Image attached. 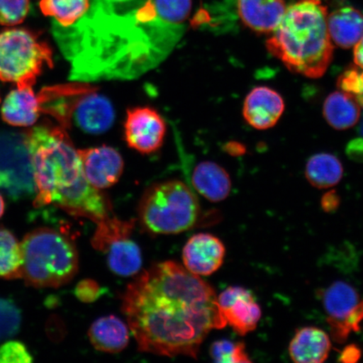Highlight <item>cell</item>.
<instances>
[{"label":"cell","instance_id":"9","mask_svg":"<svg viewBox=\"0 0 363 363\" xmlns=\"http://www.w3.org/2000/svg\"><path fill=\"white\" fill-rule=\"evenodd\" d=\"M124 127L127 145L140 153L155 152L164 142L166 122L152 108H130L126 113Z\"/></svg>","mask_w":363,"mask_h":363},{"label":"cell","instance_id":"28","mask_svg":"<svg viewBox=\"0 0 363 363\" xmlns=\"http://www.w3.org/2000/svg\"><path fill=\"white\" fill-rule=\"evenodd\" d=\"M153 3L163 20L179 26H184L192 10V0H153Z\"/></svg>","mask_w":363,"mask_h":363},{"label":"cell","instance_id":"29","mask_svg":"<svg viewBox=\"0 0 363 363\" xmlns=\"http://www.w3.org/2000/svg\"><path fill=\"white\" fill-rule=\"evenodd\" d=\"M21 315L19 308L9 299L0 298V340L19 333Z\"/></svg>","mask_w":363,"mask_h":363},{"label":"cell","instance_id":"38","mask_svg":"<svg viewBox=\"0 0 363 363\" xmlns=\"http://www.w3.org/2000/svg\"><path fill=\"white\" fill-rule=\"evenodd\" d=\"M4 211V199L1 196V194H0V218H1V216H3Z\"/></svg>","mask_w":363,"mask_h":363},{"label":"cell","instance_id":"20","mask_svg":"<svg viewBox=\"0 0 363 363\" xmlns=\"http://www.w3.org/2000/svg\"><path fill=\"white\" fill-rule=\"evenodd\" d=\"M191 180L195 190L211 202L223 201L230 193L228 172L216 162L199 163L194 167Z\"/></svg>","mask_w":363,"mask_h":363},{"label":"cell","instance_id":"1","mask_svg":"<svg viewBox=\"0 0 363 363\" xmlns=\"http://www.w3.org/2000/svg\"><path fill=\"white\" fill-rule=\"evenodd\" d=\"M122 312L139 351L158 356L197 358L212 330L226 322L214 289L179 263H156L131 282Z\"/></svg>","mask_w":363,"mask_h":363},{"label":"cell","instance_id":"30","mask_svg":"<svg viewBox=\"0 0 363 363\" xmlns=\"http://www.w3.org/2000/svg\"><path fill=\"white\" fill-rule=\"evenodd\" d=\"M30 0H0V25L15 26L25 21Z\"/></svg>","mask_w":363,"mask_h":363},{"label":"cell","instance_id":"27","mask_svg":"<svg viewBox=\"0 0 363 363\" xmlns=\"http://www.w3.org/2000/svg\"><path fill=\"white\" fill-rule=\"evenodd\" d=\"M210 354L216 362H252L246 352V346L240 342H235L229 340H217L211 345Z\"/></svg>","mask_w":363,"mask_h":363},{"label":"cell","instance_id":"40","mask_svg":"<svg viewBox=\"0 0 363 363\" xmlns=\"http://www.w3.org/2000/svg\"><path fill=\"white\" fill-rule=\"evenodd\" d=\"M359 130H360V133H361V135H362V138H363V117H362V123H361L360 127H359Z\"/></svg>","mask_w":363,"mask_h":363},{"label":"cell","instance_id":"25","mask_svg":"<svg viewBox=\"0 0 363 363\" xmlns=\"http://www.w3.org/2000/svg\"><path fill=\"white\" fill-rule=\"evenodd\" d=\"M21 276V244L11 231L0 228V278L15 279Z\"/></svg>","mask_w":363,"mask_h":363},{"label":"cell","instance_id":"15","mask_svg":"<svg viewBox=\"0 0 363 363\" xmlns=\"http://www.w3.org/2000/svg\"><path fill=\"white\" fill-rule=\"evenodd\" d=\"M242 24L257 34H271L286 11L283 0H237Z\"/></svg>","mask_w":363,"mask_h":363},{"label":"cell","instance_id":"14","mask_svg":"<svg viewBox=\"0 0 363 363\" xmlns=\"http://www.w3.org/2000/svg\"><path fill=\"white\" fill-rule=\"evenodd\" d=\"M284 111V101L277 91L270 88H254L243 104V116L247 123L257 130L274 127Z\"/></svg>","mask_w":363,"mask_h":363},{"label":"cell","instance_id":"23","mask_svg":"<svg viewBox=\"0 0 363 363\" xmlns=\"http://www.w3.org/2000/svg\"><path fill=\"white\" fill-rule=\"evenodd\" d=\"M308 183L317 189H329L338 184L343 177V166L330 153H318L308 159L306 167Z\"/></svg>","mask_w":363,"mask_h":363},{"label":"cell","instance_id":"32","mask_svg":"<svg viewBox=\"0 0 363 363\" xmlns=\"http://www.w3.org/2000/svg\"><path fill=\"white\" fill-rule=\"evenodd\" d=\"M28 350L24 344L11 340L0 347V363H21L33 362Z\"/></svg>","mask_w":363,"mask_h":363},{"label":"cell","instance_id":"4","mask_svg":"<svg viewBox=\"0 0 363 363\" xmlns=\"http://www.w3.org/2000/svg\"><path fill=\"white\" fill-rule=\"evenodd\" d=\"M21 249V278L35 287H61L78 272L79 254L74 244L55 230L31 231L22 240Z\"/></svg>","mask_w":363,"mask_h":363},{"label":"cell","instance_id":"2","mask_svg":"<svg viewBox=\"0 0 363 363\" xmlns=\"http://www.w3.org/2000/svg\"><path fill=\"white\" fill-rule=\"evenodd\" d=\"M25 135L34 170L35 207L52 203L96 224L111 216L110 199L86 179L79 150L66 129L40 125Z\"/></svg>","mask_w":363,"mask_h":363},{"label":"cell","instance_id":"37","mask_svg":"<svg viewBox=\"0 0 363 363\" xmlns=\"http://www.w3.org/2000/svg\"><path fill=\"white\" fill-rule=\"evenodd\" d=\"M353 48L354 62L363 69V36Z\"/></svg>","mask_w":363,"mask_h":363},{"label":"cell","instance_id":"19","mask_svg":"<svg viewBox=\"0 0 363 363\" xmlns=\"http://www.w3.org/2000/svg\"><path fill=\"white\" fill-rule=\"evenodd\" d=\"M89 338L96 350L117 353L123 351L128 345L130 330L119 318L115 315L104 316L91 325Z\"/></svg>","mask_w":363,"mask_h":363},{"label":"cell","instance_id":"22","mask_svg":"<svg viewBox=\"0 0 363 363\" xmlns=\"http://www.w3.org/2000/svg\"><path fill=\"white\" fill-rule=\"evenodd\" d=\"M104 252L107 254L108 267L118 276H134L142 267V252L130 237L113 240Z\"/></svg>","mask_w":363,"mask_h":363},{"label":"cell","instance_id":"12","mask_svg":"<svg viewBox=\"0 0 363 363\" xmlns=\"http://www.w3.org/2000/svg\"><path fill=\"white\" fill-rule=\"evenodd\" d=\"M86 179L93 187L102 190L119 181L124 161L116 149L108 146L79 150Z\"/></svg>","mask_w":363,"mask_h":363},{"label":"cell","instance_id":"11","mask_svg":"<svg viewBox=\"0 0 363 363\" xmlns=\"http://www.w3.org/2000/svg\"><path fill=\"white\" fill-rule=\"evenodd\" d=\"M115 111L110 101L95 92L92 86L77 99L70 115V126L74 123L86 133H106L115 121Z\"/></svg>","mask_w":363,"mask_h":363},{"label":"cell","instance_id":"13","mask_svg":"<svg viewBox=\"0 0 363 363\" xmlns=\"http://www.w3.org/2000/svg\"><path fill=\"white\" fill-rule=\"evenodd\" d=\"M225 255L223 242L208 233L194 235L183 250L185 269L197 276L214 274L223 264Z\"/></svg>","mask_w":363,"mask_h":363},{"label":"cell","instance_id":"34","mask_svg":"<svg viewBox=\"0 0 363 363\" xmlns=\"http://www.w3.org/2000/svg\"><path fill=\"white\" fill-rule=\"evenodd\" d=\"M347 155L355 161H363V138L352 140L347 149Z\"/></svg>","mask_w":363,"mask_h":363},{"label":"cell","instance_id":"3","mask_svg":"<svg viewBox=\"0 0 363 363\" xmlns=\"http://www.w3.org/2000/svg\"><path fill=\"white\" fill-rule=\"evenodd\" d=\"M328 16V7L320 0H298L290 4L267 40V51L294 74L320 78L334 52Z\"/></svg>","mask_w":363,"mask_h":363},{"label":"cell","instance_id":"16","mask_svg":"<svg viewBox=\"0 0 363 363\" xmlns=\"http://www.w3.org/2000/svg\"><path fill=\"white\" fill-rule=\"evenodd\" d=\"M330 337L315 326H305L295 333L290 342L289 356L297 363H321L328 359L331 350Z\"/></svg>","mask_w":363,"mask_h":363},{"label":"cell","instance_id":"17","mask_svg":"<svg viewBox=\"0 0 363 363\" xmlns=\"http://www.w3.org/2000/svg\"><path fill=\"white\" fill-rule=\"evenodd\" d=\"M328 28L333 43L352 48L363 36V13L350 6L339 8L328 15Z\"/></svg>","mask_w":363,"mask_h":363},{"label":"cell","instance_id":"8","mask_svg":"<svg viewBox=\"0 0 363 363\" xmlns=\"http://www.w3.org/2000/svg\"><path fill=\"white\" fill-rule=\"evenodd\" d=\"M322 302L328 317L330 337L343 344L352 333L361 330L363 321V299L357 290L344 281L330 285L322 294Z\"/></svg>","mask_w":363,"mask_h":363},{"label":"cell","instance_id":"10","mask_svg":"<svg viewBox=\"0 0 363 363\" xmlns=\"http://www.w3.org/2000/svg\"><path fill=\"white\" fill-rule=\"evenodd\" d=\"M218 306L227 325L240 335L255 330L262 318V308L248 289L233 286L217 297Z\"/></svg>","mask_w":363,"mask_h":363},{"label":"cell","instance_id":"36","mask_svg":"<svg viewBox=\"0 0 363 363\" xmlns=\"http://www.w3.org/2000/svg\"><path fill=\"white\" fill-rule=\"evenodd\" d=\"M360 357V349L354 346V345H351V346H347L344 349L340 360L344 362H352L358 361Z\"/></svg>","mask_w":363,"mask_h":363},{"label":"cell","instance_id":"5","mask_svg":"<svg viewBox=\"0 0 363 363\" xmlns=\"http://www.w3.org/2000/svg\"><path fill=\"white\" fill-rule=\"evenodd\" d=\"M199 211L197 197L178 180L152 186L143 194L138 210L145 228L160 235L179 234L191 229Z\"/></svg>","mask_w":363,"mask_h":363},{"label":"cell","instance_id":"7","mask_svg":"<svg viewBox=\"0 0 363 363\" xmlns=\"http://www.w3.org/2000/svg\"><path fill=\"white\" fill-rule=\"evenodd\" d=\"M0 190L13 201L35 196L33 162L25 134L0 133Z\"/></svg>","mask_w":363,"mask_h":363},{"label":"cell","instance_id":"41","mask_svg":"<svg viewBox=\"0 0 363 363\" xmlns=\"http://www.w3.org/2000/svg\"><path fill=\"white\" fill-rule=\"evenodd\" d=\"M361 77H362V84H363V72H361Z\"/></svg>","mask_w":363,"mask_h":363},{"label":"cell","instance_id":"39","mask_svg":"<svg viewBox=\"0 0 363 363\" xmlns=\"http://www.w3.org/2000/svg\"><path fill=\"white\" fill-rule=\"evenodd\" d=\"M108 1L111 2V4H125L128 1H133V0H108Z\"/></svg>","mask_w":363,"mask_h":363},{"label":"cell","instance_id":"6","mask_svg":"<svg viewBox=\"0 0 363 363\" xmlns=\"http://www.w3.org/2000/svg\"><path fill=\"white\" fill-rule=\"evenodd\" d=\"M45 67H53L52 51L38 33L25 28L0 33V80L33 87Z\"/></svg>","mask_w":363,"mask_h":363},{"label":"cell","instance_id":"33","mask_svg":"<svg viewBox=\"0 0 363 363\" xmlns=\"http://www.w3.org/2000/svg\"><path fill=\"white\" fill-rule=\"evenodd\" d=\"M74 294L80 301L93 303L101 296V288L92 279H84L77 285Z\"/></svg>","mask_w":363,"mask_h":363},{"label":"cell","instance_id":"24","mask_svg":"<svg viewBox=\"0 0 363 363\" xmlns=\"http://www.w3.org/2000/svg\"><path fill=\"white\" fill-rule=\"evenodd\" d=\"M40 11L62 27L74 25L88 13L89 0H40Z\"/></svg>","mask_w":363,"mask_h":363},{"label":"cell","instance_id":"21","mask_svg":"<svg viewBox=\"0 0 363 363\" xmlns=\"http://www.w3.org/2000/svg\"><path fill=\"white\" fill-rule=\"evenodd\" d=\"M323 115L333 128L347 130L359 121L361 106L353 95L343 91H335L325 99Z\"/></svg>","mask_w":363,"mask_h":363},{"label":"cell","instance_id":"35","mask_svg":"<svg viewBox=\"0 0 363 363\" xmlns=\"http://www.w3.org/2000/svg\"><path fill=\"white\" fill-rule=\"evenodd\" d=\"M340 198L337 193L330 191L321 199V207L326 212H333L338 208Z\"/></svg>","mask_w":363,"mask_h":363},{"label":"cell","instance_id":"31","mask_svg":"<svg viewBox=\"0 0 363 363\" xmlns=\"http://www.w3.org/2000/svg\"><path fill=\"white\" fill-rule=\"evenodd\" d=\"M337 86L343 92L353 95L361 107H363V84L361 72L357 67H351L345 71L338 79Z\"/></svg>","mask_w":363,"mask_h":363},{"label":"cell","instance_id":"26","mask_svg":"<svg viewBox=\"0 0 363 363\" xmlns=\"http://www.w3.org/2000/svg\"><path fill=\"white\" fill-rule=\"evenodd\" d=\"M134 225V220H121L116 217H108L97 224L91 242L95 250L104 252L113 240L130 237Z\"/></svg>","mask_w":363,"mask_h":363},{"label":"cell","instance_id":"18","mask_svg":"<svg viewBox=\"0 0 363 363\" xmlns=\"http://www.w3.org/2000/svg\"><path fill=\"white\" fill-rule=\"evenodd\" d=\"M40 106L33 87H17L7 95L2 106V118L13 126L27 127L38 121Z\"/></svg>","mask_w":363,"mask_h":363}]
</instances>
